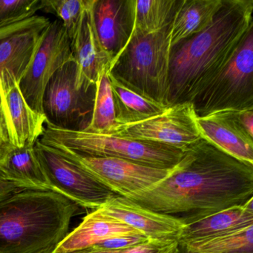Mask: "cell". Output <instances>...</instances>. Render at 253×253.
I'll list each match as a JSON object with an SVG mask.
<instances>
[{
  "mask_svg": "<svg viewBox=\"0 0 253 253\" xmlns=\"http://www.w3.org/2000/svg\"><path fill=\"white\" fill-rule=\"evenodd\" d=\"M253 198V165L201 138L184 151L169 174L127 199L186 226Z\"/></svg>",
  "mask_w": 253,
  "mask_h": 253,
  "instance_id": "1",
  "label": "cell"
},
{
  "mask_svg": "<svg viewBox=\"0 0 253 253\" xmlns=\"http://www.w3.org/2000/svg\"><path fill=\"white\" fill-rule=\"evenodd\" d=\"M253 0H223L212 23L171 48L167 106L192 103L217 78L253 27Z\"/></svg>",
  "mask_w": 253,
  "mask_h": 253,
  "instance_id": "2",
  "label": "cell"
},
{
  "mask_svg": "<svg viewBox=\"0 0 253 253\" xmlns=\"http://www.w3.org/2000/svg\"><path fill=\"white\" fill-rule=\"evenodd\" d=\"M81 207L52 191L24 189L0 201V253H40L69 233Z\"/></svg>",
  "mask_w": 253,
  "mask_h": 253,
  "instance_id": "3",
  "label": "cell"
},
{
  "mask_svg": "<svg viewBox=\"0 0 253 253\" xmlns=\"http://www.w3.org/2000/svg\"><path fill=\"white\" fill-rule=\"evenodd\" d=\"M169 27L152 33L132 30L125 48L109 69V75L127 88L167 106Z\"/></svg>",
  "mask_w": 253,
  "mask_h": 253,
  "instance_id": "4",
  "label": "cell"
},
{
  "mask_svg": "<svg viewBox=\"0 0 253 253\" xmlns=\"http://www.w3.org/2000/svg\"><path fill=\"white\" fill-rule=\"evenodd\" d=\"M38 140L60 144L88 156L120 158L164 169L174 168L185 151L155 142L129 140L85 130L65 129L47 120L43 134Z\"/></svg>",
  "mask_w": 253,
  "mask_h": 253,
  "instance_id": "5",
  "label": "cell"
},
{
  "mask_svg": "<svg viewBox=\"0 0 253 253\" xmlns=\"http://www.w3.org/2000/svg\"><path fill=\"white\" fill-rule=\"evenodd\" d=\"M197 117L253 109V27L221 73L192 101Z\"/></svg>",
  "mask_w": 253,
  "mask_h": 253,
  "instance_id": "6",
  "label": "cell"
},
{
  "mask_svg": "<svg viewBox=\"0 0 253 253\" xmlns=\"http://www.w3.org/2000/svg\"><path fill=\"white\" fill-rule=\"evenodd\" d=\"M42 143L51 146L75 163L115 195L126 198L152 187L165 178L171 170L155 168L120 158L88 156L60 144Z\"/></svg>",
  "mask_w": 253,
  "mask_h": 253,
  "instance_id": "7",
  "label": "cell"
},
{
  "mask_svg": "<svg viewBox=\"0 0 253 253\" xmlns=\"http://www.w3.org/2000/svg\"><path fill=\"white\" fill-rule=\"evenodd\" d=\"M35 149L53 192L63 195L79 207L92 210L116 195L51 146L38 140Z\"/></svg>",
  "mask_w": 253,
  "mask_h": 253,
  "instance_id": "8",
  "label": "cell"
},
{
  "mask_svg": "<svg viewBox=\"0 0 253 253\" xmlns=\"http://www.w3.org/2000/svg\"><path fill=\"white\" fill-rule=\"evenodd\" d=\"M76 64L69 62L50 80L43 97L47 121L65 129L82 131L89 125L94 107L95 88L78 89Z\"/></svg>",
  "mask_w": 253,
  "mask_h": 253,
  "instance_id": "9",
  "label": "cell"
},
{
  "mask_svg": "<svg viewBox=\"0 0 253 253\" xmlns=\"http://www.w3.org/2000/svg\"><path fill=\"white\" fill-rule=\"evenodd\" d=\"M74 60L72 43L59 20L45 28L33 60L20 82V89L31 108L43 114L45 88L53 75Z\"/></svg>",
  "mask_w": 253,
  "mask_h": 253,
  "instance_id": "10",
  "label": "cell"
},
{
  "mask_svg": "<svg viewBox=\"0 0 253 253\" xmlns=\"http://www.w3.org/2000/svg\"><path fill=\"white\" fill-rule=\"evenodd\" d=\"M197 118L192 103H177L146 121L120 126L112 135L155 142L184 151L202 138Z\"/></svg>",
  "mask_w": 253,
  "mask_h": 253,
  "instance_id": "11",
  "label": "cell"
},
{
  "mask_svg": "<svg viewBox=\"0 0 253 253\" xmlns=\"http://www.w3.org/2000/svg\"><path fill=\"white\" fill-rule=\"evenodd\" d=\"M0 97L13 147L35 146L43 134L46 117L31 108L20 89V81L6 69L0 73Z\"/></svg>",
  "mask_w": 253,
  "mask_h": 253,
  "instance_id": "12",
  "label": "cell"
},
{
  "mask_svg": "<svg viewBox=\"0 0 253 253\" xmlns=\"http://www.w3.org/2000/svg\"><path fill=\"white\" fill-rule=\"evenodd\" d=\"M97 209L131 226L149 243L161 248L178 241L186 226L178 219L148 210L119 195L110 198Z\"/></svg>",
  "mask_w": 253,
  "mask_h": 253,
  "instance_id": "13",
  "label": "cell"
},
{
  "mask_svg": "<svg viewBox=\"0 0 253 253\" xmlns=\"http://www.w3.org/2000/svg\"><path fill=\"white\" fill-rule=\"evenodd\" d=\"M94 0H87L78 32L71 43L74 60L76 64L78 89L90 91L95 88L96 83L103 71L109 69L112 60L103 51L99 42L94 19Z\"/></svg>",
  "mask_w": 253,
  "mask_h": 253,
  "instance_id": "14",
  "label": "cell"
},
{
  "mask_svg": "<svg viewBox=\"0 0 253 253\" xmlns=\"http://www.w3.org/2000/svg\"><path fill=\"white\" fill-rule=\"evenodd\" d=\"M92 12L99 42L112 63L132 33L131 0H94Z\"/></svg>",
  "mask_w": 253,
  "mask_h": 253,
  "instance_id": "15",
  "label": "cell"
},
{
  "mask_svg": "<svg viewBox=\"0 0 253 253\" xmlns=\"http://www.w3.org/2000/svg\"><path fill=\"white\" fill-rule=\"evenodd\" d=\"M203 138L228 155L253 165V137L238 122L236 111L213 112L197 118Z\"/></svg>",
  "mask_w": 253,
  "mask_h": 253,
  "instance_id": "16",
  "label": "cell"
},
{
  "mask_svg": "<svg viewBox=\"0 0 253 253\" xmlns=\"http://www.w3.org/2000/svg\"><path fill=\"white\" fill-rule=\"evenodd\" d=\"M137 235H142L131 226L96 209L57 245L40 253H72L90 248L112 238Z\"/></svg>",
  "mask_w": 253,
  "mask_h": 253,
  "instance_id": "17",
  "label": "cell"
},
{
  "mask_svg": "<svg viewBox=\"0 0 253 253\" xmlns=\"http://www.w3.org/2000/svg\"><path fill=\"white\" fill-rule=\"evenodd\" d=\"M253 225V198L183 228L178 241L192 242L224 235Z\"/></svg>",
  "mask_w": 253,
  "mask_h": 253,
  "instance_id": "18",
  "label": "cell"
},
{
  "mask_svg": "<svg viewBox=\"0 0 253 253\" xmlns=\"http://www.w3.org/2000/svg\"><path fill=\"white\" fill-rule=\"evenodd\" d=\"M0 171L8 181L22 189L52 191L38 158L35 145L13 148L0 163Z\"/></svg>",
  "mask_w": 253,
  "mask_h": 253,
  "instance_id": "19",
  "label": "cell"
},
{
  "mask_svg": "<svg viewBox=\"0 0 253 253\" xmlns=\"http://www.w3.org/2000/svg\"><path fill=\"white\" fill-rule=\"evenodd\" d=\"M223 0H181L169 27L171 48L207 29Z\"/></svg>",
  "mask_w": 253,
  "mask_h": 253,
  "instance_id": "20",
  "label": "cell"
},
{
  "mask_svg": "<svg viewBox=\"0 0 253 253\" xmlns=\"http://www.w3.org/2000/svg\"><path fill=\"white\" fill-rule=\"evenodd\" d=\"M48 26L17 34L0 42V73L5 69L10 71L20 82L33 60Z\"/></svg>",
  "mask_w": 253,
  "mask_h": 253,
  "instance_id": "21",
  "label": "cell"
},
{
  "mask_svg": "<svg viewBox=\"0 0 253 253\" xmlns=\"http://www.w3.org/2000/svg\"><path fill=\"white\" fill-rule=\"evenodd\" d=\"M109 77L119 126L146 121L163 113L169 107L127 88L109 74Z\"/></svg>",
  "mask_w": 253,
  "mask_h": 253,
  "instance_id": "22",
  "label": "cell"
},
{
  "mask_svg": "<svg viewBox=\"0 0 253 253\" xmlns=\"http://www.w3.org/2000/svg\"><path fill=\"white\" fill-rule=\"evenodd\" d=\"M181 0H131L133 30L143 33L168 27Z\"/></svg>",
  "mask_w": 253,
  "mask_h": 253,
  "instance_id": "23",
  "label": "cell"
},
{
  "mask_svg": "<svg viewBox=\"0 0 253 253\" xmlns=\"http://www.w3.org/2000/svg\"><path fill=\"white\" fill-rule=\"evenodd\" d=\"M109 69L103 71L95 85L94 107L89 125L85 131L112 135L118 129L113 94L109 80Z\"/></svg>",
  "mask_w": 253,
  "mask_h": 253,
  "instance_id": "24",
  "label": "cell"
},
{
  "mask_svg": "<svg viewBox=\"0 0 253 253\" xmlns=\"http://www.w3.org/2000/svg\"><path fill=\"white\" fill-rule=\"evenodd\" d=\"M183 244L189 250L201 253H253V225L224 235Z\"/></svg>",
  "mask_w": 253,
  "mask_h": 253,
  "instance_id": "25",
  "label": "cell"
},
{
  "mask_svg": "<svg viewBox=\"0 0 253 253\" xmlns=\"http://www.w3.org/2000/svg\"><path fill=\"white\" fill-rule=\"evenodd\" d=\"M86 4L87 0H42L41 11L55 15L72 41L78 32Z\"/></svg>",
  "mask_w": 253,
  "mask_h": 253,
  "instance_id": "26",
  "label": "cell"
},
{
  "mask_svg": "<svg viewBox=\"0 0 253 253\" xmlns=\"http://www.w3.org/2000/svg\"><path fill=\"white\" fill-rule=\"evenodd\" d=\"M42 0H0V24L23 20L41 11Z\"/></svg>",
  "mask_w": 253,
  "mask_h": 253,
  "instance_id": "27",
  "label": "cell"
},
{
  "mask_svg": "<svg viewBox=\"0 0 253 253\" xmlns=\"http://www.w3.org/2000/svg\"><path fill=\"white\" fill-rule=\"evenodd\" d=\"M51 20L47 17L36 14L29 18L14 20L0 24V42L17 34L48 26Z\"/></svg>",
  "mask_w": 253,
  "mask_h": 253,
  "instance_id": "28",
  "label": "cell"
},
{
  "mask_svg": "<svg viewBox=\"0 0 253 253\" xmlns=\"http://www.w3.org/2000/svg\"><path fill=\"white\" fill-rule=\"evenodd\" d=\"M146 242H149L147 238L142 235L119 237V238H112V239L99 243L93 246L91 248L98 250H124V249L131 248Z\"/></svg>",
  "mask_w": 253,
  "mask_h": 253,
  "instance_id": "29",
  "label": "cell"
},
{
  "mask_svg": "<svg viewBox=\"0 0 253 253\" xmlns=\"http://www.w3.org/2000/svg\"><path fill=\"white\" fill-rule=\"evenodd\" d=\"M161 247H157L149 242L139 244L131 248L124 249L119 250H98L95 249L90 248L80 251L72 252L68 253H158L161 250Z\"/></svg>",
  "mask_w": 253,
  "mask_h": 253,
  "instance_id": "30",
  "label": "cell"
},
{
  "mask_svg": "<svg viewBox=\"0 0 253 253\" xmlns=\"http://www.w3.org/2000/svg\"><path fill=\"white\" fill-rule=\"evenodd\" d=\"M8 136V126L4 115L2 100L0 97V163L5 159L8 152L13 149Z\"/></svg>",
  "mask_w": 253,
  "mask_h": 253,
  "instance_id": "31",
  "label": "cell"
},
{
  "mask_svg": "<svg viewBox=\"0 0 253 253\" xmlns=\"http://www.w3.org/2000/svg\"><path fill=\"white\" fill-rule=\"evenodd\" d=\"M236 117L249 135L253 137V109L236 111Z\"/></svg>",
  "mask_w": 253,
  "mask_h": 253,
  "instance_id": "32",
  "label": "cell"
},
{
  "mask_svg": "<svg viewBox=\"0 0 253 253\" xmlns=\"http://www.w3.org/2000/svg\"><path fill=\"white\" fill-rule=\"evenodd\" d=\"M21 190H24V189L19 187L14 183L6 181V180L0 181V201H2L12 194Z\"/></svg>",
  "mask_w": 253,
  "mask_h": 253,
  "instance_id": "33",
  "label": "cell"
},
{
  "mask_svg": "<svg viewBox=\"0 0 253 253\" xmlns=\"http://www.w3.org/2000/svg\"><path fill=\"white\" fill-rule=\"evenodd\" d=\"M161 253H201L198 252L192 251L188 249L186 246L178 241L170 244L168 247H164L161 250Z\"/></svg>",
  "mask_w": 253,
  "mask_h": 253,
  "instance_id": "34",
  "label": "cell"
},
{
  "mask_svg": "<svg viewBox=\"0 0 253 253\" xmlns=\"http://www.w3.org/2000/svg\"><path fill=\"white\" fill-rule=\"evenodd\" d=\"M2 180H6V181H8V180L5 179V176L2 174V171H0V181H2Z\"/></svg>",
  "mask_w": 253,
  "mask_h": 253,
  "instance_id": "35",
  "label": "cell"
}]
</instances>
